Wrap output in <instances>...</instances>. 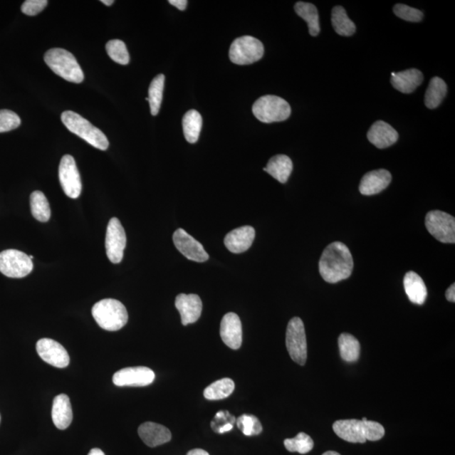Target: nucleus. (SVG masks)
I'll return each instance as SVG.
<instances>
[{"label":"nucleus","instance_id":"f257e3e1","mask_svg":"<svg viewBox=\"0 0 455 455\" xmlns=\"http://www.w3.org/2000/svg\"><path fill=\"white\" fill-rule=\"evenodd\" d=\"M352 268V256L345 244L333 242L325 248L319 263L320 273L325 282L335 283L347 279Z\"/></svg>","mask_w":455,"mask_h":455},{"label":"nucleus","instance_id":"f03ea898","mask_svg":"<svg viewBox=\"0 0 455 455\" xmlns=\"http://www.w3.org/2000/svg\"><path fill=\"white\" fill-rule=\"evenodd\" d=\"M335 434L339 438L353 444H365L367 440L378 441L385 434L384 427L379 422L362 420H340L333 424Z\"/></svg>","mask_w":455,"mask_h":455},{"label":"nucleus","instance_id":"7ed1b4c3","mask_svg":"<svg viewBox=\"0 0 455 455\" xmlns=\"http://www.w3.org/2000/svg\"><path fill=\"white\" fill-rule=\"evenodd\" d=\"M92 315L96 323L108 332L121 330L128 320L126 307L113 298H105L96 303L92 308Z\"/></svg>","mask_w":455,"mask_h":455},{"label":"nucleus","instance_id":"20e7f679","mask_svg":"<svg viewBox=\"0 0 455 455\" xmlns=\"http://www.w3.org/2000/svg\"><path fill=\"white\" fill-rule=\"evenodd\" d=\"M44 61L51 70L67 81L80 84L85 79L84 73L75 57L66 49L48 50Z\"/></svg>","mask_w":455,"mask_h":455},{"label":"nucleus","instance_id":"39448f33","mask_svg":"<svg viewBox=\"0 0 455 455\" xmlns=\"http://www.w3.org/2000/svg\"><path fill=\"white\" fill-rule=\"evenodd\" d=\"M61 119L68 130L81 137L91 146L103 151L108 149V137L80 115L66 111L63 113Z\"/></svg>","mask_w":455,"mask_h":455},{"label":"nucleus","instance_id":"423d86ee","mask_svg":"<svg viewBox=\"0 0 455 455\" xmlns=\"http://www.w3.org/2000/svg\"><path fill=\"white\" fill-rule=\"evenodd\" d=\"M252 113L259 121L272 123L287 120L291 115V105L276 95H265L256 101Z\"/></svg>","mask_w":455,"mask_h":455},{"label":"nucleus","instance_id":"0eeeda50","mask_svg":"<svg viewBox=\"0 0 455 455\" xmlns=\"http://www.w3.org/2000/svg\"><path fill=\"white\" fill-rule=\"evenodd\" d=\"M263 44L251 36H244L233 41L229 48V58L238 66H248L263 57Z\"/></svg>","mask_w":455,"mask_h":455},{"label":"nucleus","instance_id":"6e6552de","mask_svg":"<svg viewBox=\"0 0 455 455\" xmlns=\"http://www.w3.org/2000/svg\"><path fill=\"white\" fill-rule=\"evenodd\" d=\"M33 270V263L29 256L18 250L0 252V273L11 278H22Z\"/></svg>","mask_w":455,"mask_h":455},{"label":"nucleus","instance_id":"1a4fd4ad","mask_svg":"<svg viewBox=\"0 0 455 455\" xmlns=\"http://www.w3.org/2000/svg\"><path fill=\"white\" fill-rule=\"evenodd\" d=\"M286 346L292 360L298 365H305L307 360L306 335L305 325L298 317H294L288 323Z\"/></svg>","mask_w":455,"mask_h":455},{"label":"nucleus","instance_id":"9d476101","mask_svg":"<svg viewBox=\"0 0 455 455\" xmlns=\"http://www.w3.org/2000/svg\"><path fill=\"white\" fill-rule=\"evenodd\" d=\"M427 231L442 243H455V219L452 215L434 210L427 213L425 219Z\"/></svg>","mask_w":455,"mask_h":455},{"label":"nucleus","instance_id":"9b49d317","mask_svg":"<svg viewBox=\"0 0 455 455\" xmlns=\"http://www.w3.org/2000/svg\"><path fill=\"white\" fill-rule=\"evenodd\" d=\"M58 177L64 193L70 199H78L82 191V182L73 156H63L59 164Z\"/></svg>","mask_w":455,"mask_h":455},{"label":"nucleus","instance_id":"f8f14e48","mask_svg":"<svg viewBox=\"0 0 455 455\" xmlns=\"http://www.w3.org/2000/svg\"><path fill=\"white\" fill-rule=\"evenodd\" d=\"M126 244V233L120 220L117 218L110 219L107 236H105V251L111 263L114 264L121 263Z\"/></svg>","mask_w":455,"mask_h":455},{"label":"nucleus","instance_id":"ddd939ff","mask_svg":"<svg viewBox=\"0 0 455 455\" xmlns=\"http://www.w3.org/2000/svg\"><path fill=\"white\" fill-rule=\"evenodd\" d=\"M155 375L154 371L147 367H125L113 375L115 385L131 386V387H144L154 382Z\"/></svg>","mask_w":455,"mask_h":455},{"label":"nucleus","instance_id":"4468645a","mask_svg":"<svg viewBox=\"0 0 455 455\" xmlns=\"http://www.w3.org/2000/svg\"><path fill=\"white\" fill-rule=\"evenodd\" d=\"M173 242L177 249L188 260L196 261V263H205L209 258L208 253L202 244L183 229H178L174 233Z\"/></svg>","mask_w":455,"mask_h":455},{"label":"nucleus","instance_id":"2eb2a0df","mask_svg":"<svg viewBox=\"0 0 455 455\" xmlns=\"http://www.w3.org/2000/svg\"><path fill=\"white\" fill-rule=\"evenodd\" d=\"M36 352L46 362L53 367L64 369L70 365V355L61 343L50 338H43L36 343Z\"/></svg>","mask_w":455,"mask_h":455},{"label":"nucleus","instance_id":"dca6fc26","mask_svg":"<svg viewBox=\"0 0 455 455\" xmlns=\"http://www.w3.org/2000/svg\"><path fill=\"white\" fill-rule=\"evenodd\" d=\"M220 337L229 348L237 350L242 344V325L240 317L228 313L223 317L220 324Z\"/></svg>","mask_w":455,"mask_h":455},{"label":"nucleus","instance_id":"f3484780","mask_svg":"<svg viewBox=\"0 0 455 455\" xmlns=\"http://www.w3.org/2000/svg\"><path fill=\"white\" fill-rule=\"evenodd\" d=\"M174 305L181 315L183 325L195 323L200 318L202 303L197 294H179Z\"/></svg>","mask_w":455,"mask_h":455},{"label":"nucleus","instance_id":"a211bd4d","mask_svg":"<svg viewBox=\"0 0 455 455\" xmlns=\"http://www.w3.org/2000/svg\"><path fill=\"white\" fill-rule=\"evenodd\" d=\"M255 237L254 228L246 225L228 233L224 238V245L229 251L240 254L250 249Z\"/></svg>","mask_w":455,"mask_h":455},{"label":"nucleus","instance_id":"6ab92c4d","mask_svg":"<svg viewBox=\"0 0 455 455\" xmlns=\"http://www.w3.org/2000/svg\"><path fill=\"white\" fill-rule=\"evenodd\" d=\"M392 180V174L384 169L367 172L362 178L360 191L365 196L378 194L388 187Z\"/></svg>","mask_w":455,"mask_h":455},{"label":"nucleus","instance_id":"aec40b11","mask_svg":"<svg viewBox=\"0 0 455 455\" xmlns=\"http://www.w3.org/2000/svg\"><path fill=\"white\" fill-rule=\"evenodd\" d=\"M139 435L147 446L155 448L169 442L172 433L167 427L155 422H145L139 427Z\"/></svg>","mask_w":455,"mask_h":455},{"label":"nucleus","instance_id":"412c9836","mask_svg":"<svg viewBox=\"0 0 455 455\" xmlns=\"http://www.w3.org/2000/svg\"><path fill=\"white\" fill-rule=\"evenodd\" d=\"M398 139L397 130L384 121L374 123L367 132V140L379 149L388 148L395 144Z\"/></svg>","mask_w":455,"mask_h":455},{"label":"nucleus","instance_id":"4be33fe9","mask_svg":"<svg viewBox=\"0 0 455 455\" xmlns=\"http://www.w3.org/2000/svg\"><path fill=\"white\" fill-rule=\"evenodd\" d=\"M424 81V75L416 68L392 73V85L394 89L404 94H410Z\"/></svg>","mask_w":455,"mask_h":455},{"label":"nucleus","instance_id":"5701e85b","mask_svg":"<svg viewBox=\"0 0 455 455\" xmlns=\"http://www.w3.org/2000/svg\"><path fill=\"white\" fill-rule=\"evenodd\" d=\"M52 418L54 425L56 426L58 429H66L71 424L73 421V411L70 399L67 394H58L54 398Z\"/></svg>","mask_w":455,"mask_h":455},{"label":"nucleus","instance_id":"b1692460","mask_svg":"<svg viewBox=\"0 0 455 455\" xmlns=\"http://www.w3.org/2000/svg\"><path fill=\"white\" fill-rule=\"evenodd\" d=\"M404 288L409 300L416 305H424L427 291L424 280L414 272H408L404 275Z\"/></svg>","mask_w":455,"mask_h":455},{"label":"nucleus","instance_id":"393cba45","mask_svg":"<svg viewBox=\"0 0 455 455\" xmlns=\"http://www.w3.org/2000/svg\"><path fill=\"white\" fill-rule=\"evenodd\" d=\"M263 171L280 183H286L293 172V162L287 155H278L271 158Z\"/></svg>","mask_w":455,"mask_h":455},{"label":"nucleus","instance_id":"a878e982","mask_svg":"<svg viewBox=\"0 0 455 455\" xmlns=\"http://www.w3.org/2000/svg\"><path fill=\"white\" fill-rule=\"evenodd\" d=\"M202 118L196 110L188 111L182 119L184 136L190 144H195L199 139L202 130Z\"/></svg>","mask_w":455,"mask_h":455},{"label":"nucleus","instance_id":"bb28decb","mask_svg":"<svg viewBox=\"0 0 455 455\" xmlns=\"http://www.w3.org/2000/svg\"><path fill=\"white\" fill-rule=\"evenodd\" d=\"M294 10L298 16L307 22L309 32L312 36H318L320 31L319 14L313 4L298 2Z\"/></svg>","mask_w":455,"mask_h":455},{"label":"nucleus","instance_id":"cd10ccee","mask_svg":"<svg viewBox=\"0 0 455 455\" xmlns=\"http://www.w3.org/2000/svg\"><path fill=\"white\" fill-rule=\"evenodd\" d=\"M447 94V85L439 77H434L429 82L425 95V105L427 108L435 109L442 103Z\"/></svg>","mask_w":455,"mask_h":455},{"label":"nucleus","instance_id":"c85d7f7f","mask_svg":"<svg viewBox=\"0 0 455 455\" xmlns=\"http://www.w3.org/2000/svg\"><path fill=\"white\" fill-rule=\"evenodd\" d=\"M340 353L344 361L356 362L360 358V344L356 338L348 333H342L338 339Z\"/></svg>","mask_w":455,"mask_h":455},{"label":"nucleus","instance_id":"c756f323","mask_svg":"<svg viewBox=\"0 0 455 455\" xmlns=\"http://www.w3.org/2000/svg\"><path fill=\"white\" fill-rule=\"evenodd\" d=\"M332 22L335 31L340 36H351L355 33V24L349 19L346 11L342 6L333 8Z\"/></svg>","mask_w":455,"mask_h":455},{"label":"nucleus","instance_id":"7c9ffc66","mask_svg":"<svg viewBox=\"0 0 455 455\" xmlns=\"http://www.w3.org/2000/svg\"><path fill=\"white\" fill-rule=\"evenodd\" d=\"M31 214L33 217L40 222H48L51 217V209L49 202L44 193L35 191L30 197Z\"/></svg>","mask_w":455,"mask_h":455},{"label":"nucleus","instance_id":"2f4dec72","mask_svg":"<svg viewBox=\"0 0 455 455\" xmlns=\"http://www.w3.org/2000/svg\"><path fill=\"white\" fill-rule=\"evenodd\" d=\"M236 385L231 379L224 378L215 381L204 390V397L210 401H218L231 395Z\"/></svg>","mask_w":455,"mask_h":455},{"label":"nucleus","instance_id":"473e14b6","mask_svg":"<svg viewBox=\"0 0 455 455\" xmlns=\"http://www.w3.org/2000/svg\"><path fill=\"white\" fill-rule=\"evenodd\" d=\"M164 75H159L152 80L149 88V98H146L150 103L151 114L156 116L159 112L163 99L164 87Z\"/></svg>","mask_w":455,"mask_h":455},{"label":"nucleus","instance_id":"72a5a7b5","mask_svg":"<svg viewBox=\"0 0 455 455\" xmlns=\"http://www.w3.org/2000/svg\"><path fill=\"white\" fill-rule=\"evenodd\" d=\"M284 446L289 452H298L305 454L314 448V441L305 433L298 434L296 438L284 440Z\"/></svg>","mask_w":455,"mask_h":455},{"label":"nucleus","instance_id":"f704fd0d","mask_svg":"<svg viewBox=\"0 0 455 455\" xmlns=\"http://www.w3.org/2000/svg\"><path fill=\"white\" fill-rule=\"evenodd\" d=\"M105 49H107L109 57L114 62L122 64V66H127L130 63V53H128L126 45L122 41L118 39L109 41L105 46Z\"/></svg>","mask_w":455,"mask_h":455},{"label":"nucleus","instance_id":"c9c22d12","mask_svg":"<svg viewBox=\"0 0 455 455\" xmlns=\"http://www.w3.org/2000/svg\"><path fill=\"white\" fill-rule=\"evenodd\" d=\"M237 426L246 436L259 435L263 432V426L258 418L255 416L246 414L241 416L238 418Z\"/></svg>","mask_w":455,"mask_h":455},{"label":"nucleus","instance_id":"e433bc0d","mask_svg":"<svg viewBox=\"0 0 455 455\" xmlns=\"http://www.w3.org/2000/svg\"><path fill=\"white\" fill-rule=\"evenodd\" d=\"M21 118L10 110H0V132L16 130L21 125Z\"/></svg>","mask_w":455,"mask_h":455},{"label":"nucleus","instance_id":"4c0bfd02","mask_svg":"<svg viewBox=\"0 0 455 455\" xmlns=\"http://www.w3.org/2000/svg\"><path fill=\"white\" fill-rule=\"evenodd\" d=\"M394 13L395 16L407 21L419 22L424 18V13L406 4H397L394 7Z\"/></svg>","mask_w":455,"mask_h":455},{"label":"nucleus","instance_id":"58836bf2","mask_svg":"<svg viewBox=\"0 0 455 455\" xmlns=\"http://www.w3.org/2000/svg\"><path fill=\"white\" fill-rule=\"evenodd\" d=\"M48 4L47 0H26L22 4L21 11L26 16H34L43 11Z\"/></svg>","mask_w":455,"mask_h":455},{"label":"nucleus","instance_id":"ea45409f","mask_svg":"<svg viewBox=\"0 0 455 455\" xmlns=\"http://www.w3.org/2000/svg\"><path fill=\"white\" fill-rule=\"evenodd\" d=\"M168 2L182 11H185L187 6V0H169Z\"/></svg>","mask_w":455,"mask_h":455},{"label":"nucleus","instance_id":"a19ab883","mask_svg":"<svg viewBox=\"0 0 455 455\" xmlns=\"http://www.w3.org/2000/svg\"><path fill=\"white\" fill-rule=\"evenodd\" d=\"M445 296H446V298H447V300L449 302H453V303L455 302V284L454 283H453L451 286H450L448 288V291H446Z\"/></svg>","mask_w":455,"mask_h":455},{"label":"nucleus","instance_id":"79ce46f5","mask_svg":"<svg viewBox=\"0 0 455 455\" xmlns=\"http://www.w3.org/2000/svg\"><path fill=\"white\" fill-rule=\"evenodd\" d=\"M232 429H233L232 422H229V424H226L224 425L222 427H220V429L218 431V433L224 434V433H227V432L231 431Z\"/></svg>","mask_w":455,"mask_h":455},{"label":"nucleus","instance_id":"37998d69","mask_svg":"<svg viewBox=\"0 0 455 455\" xmlns=\"http://www.w3.org/2000/svg\"><path fill=\"white\" fill-rule=\"evenodd\" d=\"M187 455H210L208 452L205 451L204 449H192L191 451L188 452Z\"/></svg>","mask_w":455,"mask_h":455},{"label":"nucleus","instance_id":"c03bdc74","mask_svg":"<svg viewBox=\"0 0 455 455\" xmlns=\"http://www.w3.org/2000/svg\"><path fill=\"white\" fill-rule=\"evenodd\" d=\"M88 455H105L100 449H92Z\"/></svg>","mask_w":455,"mask_h":455},{"label":"nucleus","instance_id":"a18cd8bd","mask_svg":"<svg viewBox=\"0 0 455 455\" xmlns=\"http://www.w3.org/2000/svg\"><path fill=\"white\" fill-rule=\"evenodd\" d=\"M101 3H103L105 6H111L114 1L113 0H101Z\"/></svg>","mask_w":455,"mask_h":455},{"label":"nucleus","instance_id":"49530a36","mask_svg":"<svg viewBox=\"0 0 455 455\" xmlns=\"http://www.w3.org/2000/svg\"><path fill=\"white\" fill-rule=\"evenodd\" d=\"M323 455H341V454L335 451H328L324 453Z\"/></svg>","mask_w":455,"mask_h":455},{"label":"nucleus","instance_id":"de8ad7c7","mask_svg":"<svg viewBox=\"0 0 455 455\" xmlns=\"http://www.w3.org/2000/svg\"><path fill=\"white\" fill-rule=\"evenodd\" d=\"M30 258H31V260H33V259H34V256H30Z\"/></svg>","mask_w":455,"mask_h":455}]
</instances>
